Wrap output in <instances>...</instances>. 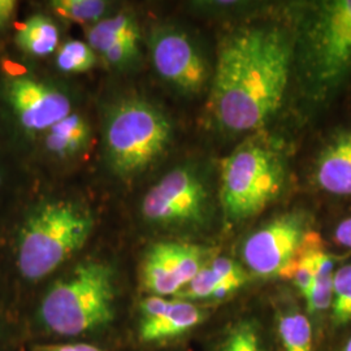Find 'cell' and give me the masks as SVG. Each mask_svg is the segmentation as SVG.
<instances>
[{
    "label": "cell",
    "instance_id": "26",
    "mask_svg": "<svg viewBox=\"0 0 351 351\" xmlns=\"http://www.w3.org/2000/svg\"><path fill=\"white\" fill-rule=\"evenodd\" d=\"M33 351H101L97 346L90 343H55V345H42L37 346Z\"/></svg>",
    "mask_w": 351,
    "mask_h": 351
},
{
    "label": "cell",
    "instance_id": "29",
    "mask_svg": "<svg viewBox=\"0 0 351 351\" xmlns=\"http://www.w3.org/2000/svg\"><path fill=\"white\" fill-rule=\"evenodd\" d=\"M342 351H351V339L346 342V345H345V348H343Z\"/></svg>",
    "mask_w": 351,
    "mask_h": 351
},
{
    "label": "cell",
    "instance_id": "1",
    "mask_svg": "<svg viewBox=\"0 0 351 351\" xmlns=\"http://www.w3.org/2000/svg\"><path fill=\"white\" fill-rule=\"evenodd\" d=\"M291 46L277 26H254L228 36L219 49L210 108L223 130H256L280 108Z\"/></svg>",
    "mask_w": 351,
    "mask_h": 351
},
{
    "label": "cell",
    "instance_id": "5",
    "mask_svg": "<svg viewBox=\"0 0 351 351\" xmlns=\"http://www.w3.org/2000/svg\"><path fill=\"white\" fill-rule=\"evenodd\" d=\"M172 126L159 108L141 99L116 104L108 114L104 143L108 162L120 176L145 171L168 147Z\"/></svg>",
    "mask_w": 351,
    "mask_h": 351
},
{
    "label": "cell",
    "instance_id": "21",
    "mask_svg": "<svg viewBox=\"0 0 351 351\" xmlns=\"http://www.w3.org/2000/svg\"><path fill=\"white\" fill-rule=\"evenodd\" d=\"M332 315L336 324L343 326L351 322V264L335 271Z\"/></svg>",
    "mask_w": 351,
    "mask_h": 351
},
{
    "label": "cell",
    "instance_id": "25",
    "mask_svg": "<svg viewBox=\"0 0 351 351\" xmlns=\"http://www.w3.org/2000/svg\"><path fill=\"white\" fill-rule=\"evenodd\" d=\"M138 53V45L136 43H121L112 49L106 51L101 56L103 59L113 66H124L132 63Z\"/></svg>",
    "mask_w": 351,
    "mask_h": 351
},
{
    "label": "cell",
    "instance_id": "17",
    "mask_svg": "<svg viewBox=\"0 0 351 351\" xmlns=\"http://www.w3.org/2000/svg\"><path fill=\"white\" fill-rule=\"evenodd\" d=\"M237 289L224 284L213 274L211 267L203 265L185 288L176 297L180 300H224Z\"/></svg>",
    "mask_w": 351,
    "mask_h": 351
},
{
    "label": "cell",
    "instance_id": "19",
    "mask_svg": "<svg viewBox=\"0 0 351 351\" xmlns=\"http://www.w3.org/2000/svg\"><path fill=\"white\" fill-rule=\"evenodd\" d=\"M52 10L65 20L75 23H98L108 10L103 0H56L51 3Z\"/></svg>",
    "mask_w": 351,
    "mask_h": 351
},
{
    "label": "cell",
    "instance_id": "14",
    "mask_svg": "<svg viewBox=\"0 0 351 351\" xmlns=\"http://www.w3.org/2000/svg\"><path fill=\"white\" fill-rule=\"evenodd\" d=\"M138 24L130 13H119L113 17L101 19L88 32V46L101 55L121 43L138 45Z\"/></svg>",
    "mask_w": 351,
    "mask_h": 351
},
{
    "label": "cell",
    "instance_id": "23",
    "mask_svg": "<svg viewBox=\"0 0 351 351\" xmlns=\"http://www.w3.org/2000/svg\"><path fill=\"white\" fill-rule=\"evenodd\" d=\"M333 276L317 277L304 298L310 313H323L332 306Z\"/></svg>",
    "mask_w": 351,
    "mask_h": 351
},
{
    "label": "cell",
    "instance_id": "27",
    "mask_svg": "<svg viewBox=\"0 0 351 351\" xmlns=\"http://www.w3.org/2000/svg\"><path fill=\"white\" fill-rule=\"evenodd\" d=\"M335 239L339 246L351 250V216L342 220L337 226L335 232Z\"/></svg>",
    "mask_w": 351,
    "mask_h": 351
},
{
    "label": "cell",
    "instance_id": "12",
    "mask_svg": "<svg viewBox=\"0 0 351 351\" xmlns=\"http://www.w3.org/2000/svg\"><path fill=\"white\" fill-rule=\"evenodd\" d=\"M139 339L158 343L177 339L203 320V313L191 302L150 295L141 303Z\"/></svg>",
    "mask_w": 351,
    "mask_h": 351
},
{
    "label": "cell",
    "instance_id": "28",
    "mask_svg": "<svg viewBox=\"0 0 351 351\" xmlns=\"http://www.w3.org/2000/svg\"><path fill=\"white\" fill-rule=\"evenodd\" d=\"M16 10V1L0 0V26H4L12 17Z\"/></svg>",
    "mask_w": 351,
    "mask_h": 351
},
{
    "label": "cell",
    "instance_id": "3",
    "mask_svg": "<svg viewBox=\"0 0 351 351\" xmlns=\"http://www.w3.org/2000/svg\"><path fill=\"white\" fill-rule=\"evenodd\" d=\"M94 221L72 202L46 203L32 213L20 233L17 264L23 277L49 276L86 243Z\"/></svg>",
    "mask_w": 351,
    "mask_h": 351
},
{
    "label": "cell",
    "instance_id": "15",
    "mask_svg": "<svg viewBox=\"0 0 351 351\" xmlns=\"http://www.w3.org/2000/svg\"><path fill=\"white\" fill-rule=\"evenodd\" d=\"M88 139L86 121L72 112L46 132V147L60 158H68L85 150Z\"/></svg>",
    "mask_w": 351,
    "mask_h": 351
},
{
    "label": "cell",
    "instance_id": "10",
    "mask_svg": "<svg viewBox=\"0 0 351 351\" xmlns=\"http://www.w3.org/2000/svg\"><path fill=\"white\" fill-rule=\"evenodd\" d=\"M151 59L159 75L182 93H199L208 69L198 49L186 34L176 29H162L151 40Z\"/></svg>",
    "mask_w": 351,
    "mask_h": 351
},
{
    "label": "cell",
    "instance_id": "16",
    "mask_svg": "<svg viewBox=\"0 0 351 351\" xmlns=\"http://www.w3.org/2000/svg\"><path fill=\"white\" fill-rule=\"evenodd\" d=\"M14 40L33 56H47L59 46V29L49 17L34 14L19 29Z\"/></svg>",
    "mask_w": 351,
    "mask_h": 351
},
{
    "label": "cell",
    "instance_id": "24",
    "mask_svg": "<svg viewBox=\"0 0 351 351\" xmlns=\"http://www.w3.org/2000/svg\"><path fill=\"white\" fill-rule=\"evenodd\" d=\"M208 265L211 267L213 274L219 277L220 281H223L228 285H232L233 288H241L246 281V275L243 269L229 258H223V256L215 258Z\"/></svg>",
    "mask_w": 351,
    "mask_h": 351
},
{
    "label": "cell",
    "instance_id": "6",
    "mask_svg": "<svg viewBox=\"0 0 351 351\" xmlns=\"http://www.w3.org/2000/svg\"><path fill=\"white\" fill-rule=\"evenodd\" d=\"M303 38V64L314 88L339 85L351 71V0L322 1Z\"/></svg>",
    "mask_w": 351,
    "mask_h": 351
},
{
    "label": "cell",
    "instance_id": "22",
    "mask_svg": "<svg viewBox=\"0 0 351 351\" xmlns=\"http://www.w3.org/2000/svg\"><path fill=\"white\" fill-rule=\"evenodd\" d=\"M223 351H263L256 329L250 323H239L229 333Z\"/></svg>",
    "mask_w": 351,
    "mask_h": 351
},
{
    "label": "cell",
    "instance_id": "9",
    "mask_svg": "<svg viewBox=\"0 0 351 351\" xmlns=\"http://www.w3.org/2000/svg\"><path fill=\"white\" fill-rule=\"evenodd\" d=\"M203 259L204 250L195 245L176 241L154 243L142 263V285L151 295H177L204 265Z\"/></svg>",
    "mask_w": 351,
    "mask_h": 351
},
{
    "label": "cell",
    "instance_id": "11",
    "mask_svg": "<svg viewBox=\"0 0 351 351\" xmlns=\"http://www.w3.org/2000/svg\"><path fill=\"white\" fill-rule=\"evenodd\" d=\"M8 101L29 132H47L72 113V103L64 93L26 75L10 82Z\"/></svg>",
    "mask_w": 351,
    "mask_h": 351
},
{
    "label": "cell",
    "instance_id": "4",
    "mask_svg": "<svg viewBox=\"0 0 351 351\" xmlns=\"http://www.w3.org/2000/svg\"><path fill=\"white\" fill-rule=\"evenodd\" d=\"M280 151L262 139H250L233 151L221 168L220 201L229 221L254 217L280 194L284 184Z\"/></svg>",
    "mask_w": 351,
    "mask_h": 351
},
{
    "label": "cell",
    "instance_id": "7",
    "mask_svg": "<svg viewBox=\"0 0 351 351\" xmlns=\"http://www.w3.org/2000/svg\"><path fill=\"white\" fill-rule=\"evenodd\" d=\"M207 206V190L193 169L176 168L147 191L142 215L152 224L184 226L202 220Z\"/></svg>",
    "mask_w": 351,
    "mask_h": 351
},
{
    "label": "cell",
    "instance_id": "20",
    "mask_svg": "<svg viewBox=\"0 0 351 351\" xmlns=\"http://www.w3.org/2000/svg\"><path fill=\"white\" fill-rule=\"evenodd\" d=\"M97 62L94 50L81 40H69L58 51L56 64L65 73H82L90 71Z\"/></svg>",
    "mask_w": 351,
    "mask_h": 351
},
{
    "label": "cell",
    "instance_id": "18",
    "mask_svg": "<svg viewBox=\"0 0 351 351\" xmlns=\"http://www.w3.org/2000/svg\"><path fill=\"white\" fill-rule=\"evenodd\" d=\"M278 335L284 351H314L313 328L304 315H284L280 319Z\"/></svg>",
    "mask_w": 351,
    "mask_h": 351
},
{
    "label": "cell",
    "instance_id": "8",
    "mask_svg": "<svg viewBox=\"0 0 351 351\" xmlns=\"http://www.w3.org/2000/svg\"><path fill=\"white\" fill-rule=\"evenodd\" d=\"M304 234L302 215H282L246 239L242 249L243 261L258 276H280L295 255Z\"/></svg>",
    "mask_w": 351,
    "mask_h": 351
},
{
    "label": "cell",
    "instance_id": "13",
    "mask_svg": "<svg viewBox=\"0 0 351 351\" xmlns=\"http://www.w3.org/2000/svg\"><path fill=\"white\" fill-rule=\"evenodd\" d=\"M316 182L328 194L351 195V130L326 143L315 169Z\"/></svg>",
    "mask_w": 351,
    "mask_h": 351
},
{
    "label": "cell",
    "instance_id": "2",
    "mask_svg": "<svg viewBox=\"0 0 351 351\" xmlns=\"http://www.w3.org/2000/svg\"><path fill=\"white\" fill-rule=\"evenodd\" d=\"M114 297L112 267L82 262L51 287L40 304V320L55 335L80 336L112 320Z\"/></svg>",
    "mask_w": 351,
    "mask_h": 351
}]
</instances>
